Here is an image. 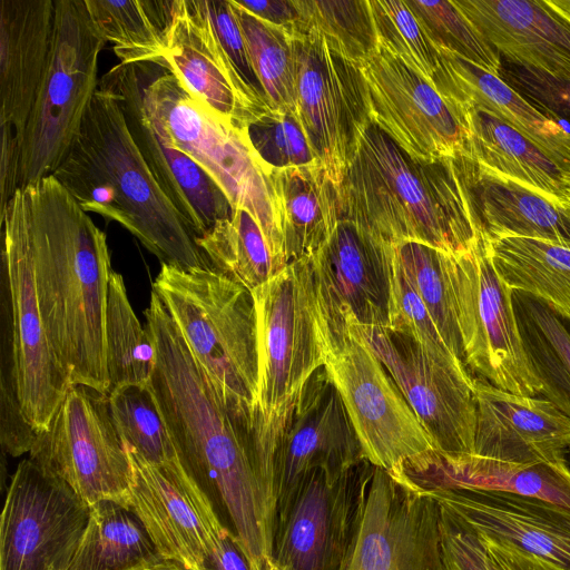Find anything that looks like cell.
<instances>
[{"mask_svg":"<svg viewBox=\"0 0 570 570\" xmlns=\"http://www.w3.org/2000/svg\"><path fill=\"white\" fill-rule=\"evenodd\" d=\"M498 76L544 117L570 125V80L502 58Z\"/></svg>","mask_w":570,"mask_h":570,"instance_id":"48","label":"cell"},{"mask_svg":"<svg viewBox=\"0 0 570 570\" xmlns=\"http://www.w3.org/2000/svg\"><path fill=\"white\" fill-rule=\"evenodd\" d=\"M254 71L272 109L295 111L292 37L230 0Z\"/></svg>","mask_w":570,"mask_h":570,"instance_id":"39","label":"cell"},{"mask_svg":"<svg viewBox=\"0 0 570 570\" xmlns=\"http://www.w3.org/2000/svg\"><path fill=\"white\" fill-rule=\"evenodd\" d=\"M352 323L395 381L440 458L472 455L476 402L466 366L433 357L401 332Z\"/></svg>","mask_w":570,"mask_h":570,"instance_id":"14","label":"cell"},{"mask_svg":"<svg viewBox=\"0 0 570 570\" xmlns=\"http://www.w3.org/2000/svg\"><path fill=\"white\" fill-rule=\"evenodd\" d=\"M307 29H314L344 57L364 63L380 49L368 0H297Z\"/></svg>","mask_w":570,"mask_h":570,"instance_id":"42","label":"cell"},{"mask_svg":"<svg viewBox=\"0 0 570 570\" xmlns=\"http://www.w3.org/2000/svg\"><path fill=\"white\" fill-rule=\"evenodd\" d=\"M389 328L414 338L430 355L465 365L446 347L428 309L401 264L393 244ZM466 366V365H465Z\"/></svg>","mask_w":570,"mask_h":570,"instance_id":"47","label":"cell"},{"mask_svg":"<svg viewBox=\"0 0 570 570\" xmlns=\"http://www.w3.org/2000/svg\"><path fill=\"white\" fill-rule=\"evenodd\" d=\"M55 0L0 2V209L18 189L26 128L47 68Z\"/></svg>","mask_w":570,"mask_h":570,"instance_id":"20","label":"cell"},{"mask_svg":"<svg viewBox=\"0 0 570 570\" xmlns=\"http://www.w3.org/2000/svg\"><path fill=\"white\" fill-rule=\"evenodd\" d=\"M163 59L195 100L236 127L246 128L272 109L224 49L206 0H174Z\"/></svg>","mask_w":570,"mask_h":570,"instance_id":"21","label":"cell"},{"mask_svg":"<svg viewBox=\"0 0 570 570\" xmlns=\"http://www.w3.org/2000/svg\"><path fill=\"white\" fill-rule=\"evenodd\" d=\"M206 4L224 49L239 69L245 80L255 90L266 97L252 66L245 38L230 0H206Z\"/></svg>","mask_w":570,"mask_h":570,"instance_id":"50","label":"cell"},{"mask_svg":"<svg viewBox=\"0 0 570 570\" xmlns=\"http://www.w3.org/2000/svg\"><path fill=\"white\" fill-rule=\"evenodd\" d=\"M476 230L570 246V204L504 177L466 155L450 157Z\"/></svg>","mask_w":570,"mask_h":570,"instance_id":"27","label":"cell"},{"mask_svg":"<svg viewBox=\"0 0 570 570\" xmlns=\"http://www.w3.org/2000/svg\"><path fill=\"white\" fill-rule=\"evenodd\" d=\"M1 274L9 288L18 396L26 420L45 432L72 385L56 356L40 314L29 238L16 206L0 209Z\"/></svg>","mask_w":570,"mask_h":570,"instance_id":"17","label":"cell"},{"mask_svg":"<svg viewBox=\"0 0 570 570\" xmlns=\"http://www.w3.org/2000/svg\"><path fill=\"white\" fill-rule=\"evenodd\" d=\"M130 510L141 521L161 560L185 570H207V561L230 531L208 493L178 454L156 463L128 448Z\"/></svg>","mask_w":570,"mask_h":570,"instance_id":"16","label":"cell"},{"mask_svg":"<svg viewBox=\"0 0 570 570\" xmlns=\"http://www.w3.org/2000/svg\"><path fill=\"white\" fill-rule=\"evenodd\" d=\"M340 570H445L438 502L407 474L364 460Z\"/></svg>","mask_w":570,"mask_h":570,"instance_id":"11","label":"cell"},{"mask_svg":"<svg viewBox=\"0 0 570 570\" xmlns=\"http://www.w3.org/2000/svg\"><path fill=\"white\" fill-rule=\"evenodd\" d=\"M439 50L453 53L498 75L501 57L476 31L453 1L405 0Z\"/></svg>","mask_w":570,"mask_h":570,"instance_id":"44","label":"cell"},{"mask_svg":"<svg viewBox=\"0 0 570 570\" xmlns=\"http://www.w3.org/2000/svg\"><path fill=\"white\" fill-rule=\"evenodd\" d=\"M105 340L109 392L151 381L157 364L155 338L147 325L142 327L138 321L124 278L116 272L111 273L108 286Z\"/></svg>","mask_w":570,"mask_h":570,"instance_id":"38","label":"cell"},{"mask_svg":"<svg viewBox=\"0 0 570 570\" xmlns=\"http://www.w3.org/2000/svg\"><path fill=\"white\" fill-rule=\"evenodd\" d=\"M426 491L476 532L570 570V510L495 490L456 487Z\"/></svg>","mask_w":570,"mask_h":570,"instance_id":"26","label":"cell"},{"mask_svg":"<svg viewBox=\"0 0 570 570\" xmlns=\"http://www.w3.org/2000/svg\"><path fill=\"white\" fill-rule=\"evenodd\" d=\"M473 455L513 463H562L570 450V419L546 397L523 396L474 379Z\"/></svg>","mask_w":570,"mask_h":570,"instance_id":"25","label":"cell"},{"mask_svg":"<svg viewBox=\"0 0 570 570\" xmlns=\"http://www.w3.org/2000/svg\"><path fill=\"white\" fill-rule=\"evenodd\" d=\"M425 490L476 488L537 498L570 510V466L562 463H513L466 455L439 461L412 479Z\"/></svg>","mask_w":570,"mask_h":570,"instance_id":"32","label":"cell"},{"mask_svg":"<svg viewBox=\"0 0 570 570\" xmlns=\"http://www.w3.org/2000/svg\"><path fill=\"white\" fill-rule=\"evenodd\" d=\"M158 558L138 517L116 502L102 501L90 507L68 570H126Z\"/></svg>","mask_w":570,"mask_h":570,"instance_id":"36","label":"cell"},{"mask_svg":"<svg viewBox=\"0 0 570 570\" xmlns=\"http://www.w3.org/2000/svg\"><path fill=\"white\" fill-rule=\"evenodd\" d=\"M271 183L288 264L313 257L340 220L336 187L322 165L275 170Z\"/></svg>","mask_w":570,"mask_h":570,"instance_id":"30","label":"cell"},{"mask_svg":"<svg viewBox=\"0 0 570 570\" xmlns=\"http://www.w3.org/2000/svg\"><path fill=\"white\" fill-rule=\"evenodd\" d=\"M393 244L350 219L340 218L325 246L311 257L322 336L347 328L390 324Z\"/></svg>","mask_w":570,"mask_h":570,"instance_id":"18","label":"cell"},{"mask_svg":"<svg viewBox=\"0 0 570 570\" xmlns=\"http://www.w3.org/2000/svg\"><path fill=\"white\" fill-rule=\"evenodd\" d=\"M322 336L325 363L371 464L419 476L439 452L385 366L352 322Z\"/></svg>","mask_w":570,"mask_h":570,"instance_id":"8","label":"cell"},{"mask_svg":"<svg viewBox=\"0 0 570 570\" xmlns=\"http://www.w3.org/2000/svg\"><path fill=\"white\" fill-rule=\"evenodd\" d=\"M464 363L493 386L523 396L542 383L524 348L513 292L498 275L487 236L478 230L465 250L446 255Z\"/></svg>","mask_w":570,"mask_h":570,"instance_id":"10","label":"cell"},{"mask_svg":"<svg viewBox=\"0 0 570 570\" xmlns=\"http://www.w3.org/2000/svg\"><path fill=\"white\" fill-rule=\"evenodd\" d=\"M364 460L343 399L322 366L303 390L276 452V520L309 473L345 472Z\"/></svg>","mask_w":570,"mask_h":570,"instance_id":"23","label":"cell"},{"mask_svg":"<svg viewBox=\"0 0 570 570\" xmlns=\"http://www.w3.org/2000/svg\"><path fill=\"white\" fill-rule=\"evenodd\" d=\"M493 266L512 291L570 321V246L528 237L489 239Z\"/></svg>","mask_w":570,"mask_h":570,"instance_id":"33","label":"cell"},{"mask_svg":"<svg viewBox=\"0 0 570 570\" xmlns=\"http://www.w3.org/2000/svg\"><path fill=\"white\" fill-rule=\"evenodd\" d=\"M108 396L115 425L126 446L156 463L177 456L151 381L119 386Z\"/></svg>","mask_w":570,"mask_h":570,"instance_id":"41","label":"cell"},{"mask_svg":"<svg viewBox=\"0 0 570 570\" xmlns=\"http://www.w3.org/2000/svg\"><path fill=\"white\" fill-rule=\"evenodd\" d=\"M513 303L525 352L542 383L541 394L570 419V332L541 301L519 293Z\"/></svg>","mask_w":570,"mask_h":570,"instance_id":"37","label":"cell"},{"mask_svg":"<svg viewBox=\"0 0 570 570\" xmlns=\"http://www.w3.org/2000/svg\"><path fill=\"white\" fill-rule=\"evenodd\" d=\"M207 570H250L236 535L230 532L207 561Z\"/></svg>","mask_w":570,"mask_h":570,"instance_id":"53","label":"cell"},{"mask_svg":"<svg viewBox=\"0 0 570 570\" xmlns=\"http://www.w3.org/2000/svg\"><path fill=\"white\" fill-rule=\"evenodd\" d=\"M478 534L483 542L492 570H566L510 542L479 532Z\"/></svg>","mask_w":570,"mask_h":570,"instance_id":"51","label":"cell"},{"mask_svg":"<svg viewBox=\"0 0 570 570\" xmlns=\"http://www.w3.org/2000/svg\"><path fill=\"white\" fill-rule=\"evenodd\" d=\"M377 125L411 156L426 161L466 154L461 108L384 49L361 65Z\"/></svg>","mask_w":570,"mask_h":570,"instance_id":"19","label":"cell"},{"mask_svg":"<svg viewBox=\"0 0 570 570\" xmlns=\"http://www.w3.org/2000/svg\"><path fill=\"white\" fill-rule=\"evenodd\" d=\"M196 244L213 269L250 292L288 265L273 250L255 217L243 208L216 222L196 237Z\"/></svg>","mask_w":570,"mask_h":570,"instance_id":"35","label":"cell"},{"mask_svg":"<svg viewBox=\"0 0 570 570\" xmlns=\"http://www.w3.org/2000/svg\"><path fill=\"white\" fill-rule=\"evenodd\" d=\"M245 129L271 175L285 168L321 165L293 110L269 109Z\"/></svg>","mask_w":570,"mask_h":570,"instance_id":"46","label":"cell"},{"mask_svg":"<svg viewBox=\"0 0 570 570\" xmlns=\"http://www.w3.org/2000/svg\"><path fill=\"white\" fill-rule=\"evenodd\" d=\"M337 198L340 218L391 244L416 242L455 254L478 234L451 159H417L374 122L360 138Z\"/></svg>","mask_w":570,"mask_h":570,"instance_id":"4","label":"cell"},{"mask_svg":"<svg viewBox=\"0 0 570 570\" xmlns=\"http://www.w3.org/2000/svg\"><path fill=\"white\" fill-rule=\"evenodd\" d=\"M99 86L120 101L131 135L159 186L196 237L234 207L212 177L188 155L171 146L144 108L126 65L107 72Z\"/></svg>","mask_w":570,"mask_h":570,"instance_id":"24","label":"cell"},{"mask_svg":"<svg viewBox=\"0 0 570 570\" xmlns=\"http://www.w3.org/2000/svg\"><path fill=\"white\" fill-rule=\"evenodd\" d=\"M394 249L446 347L464 363L455 306L446 273L448 253L416 242L394 244Z\"/></svg>","mask_w":570,"mask_h":570,"instance_id":"40","label":"cell"},{"mask_svg":"<svg viewBox=\"0 0 570 570\" xmlns=\"http://www.w3.org/2000/svg\"><path fill=\"white\" fill-rule=\"evenodd\" d=\"M126 66L144 108L166 140L193 158L235 209H246L255 217L273 250L288 264L271 173L253 148L246 129L202 106L164 62Z\"/></svg>","mask_w":570,"mask_h":570,"instance_id":"6","label":"cell"},{"mask_svg":"<svg viewBox=\"0 0 570 570\" xmlns=\"http://www.w3.org/2000/svg\"><path fill=\"white\" fill-rule=\"evenodd\" d=\"M252 294L257 324L258 436L265 456L275 461L303 390L325 363L311 258L289 263Z\"/></svg>","mask_w":570,"mask_h":570,"instance_id":"7","label":"cell"},{"mask_svg":"<svg viewBox=\"0 0 570 570\" xmlns=\"http://www.w3.org/2000/svg\"><path fill=\"white\" fill-rule=\"evenodd\" d=\"M161 559H155L147 562L139 563L126 570H160Z\"/></svg>","mask_w":570,"mask_h":570,"instance_id":"55","label":"cell"},{"mask_svg":"<svg viewBox=\"0 0 570 570\" xmlns=\"http://www.w3.org/2000/svg\"><path fill=\"white\" fill-rule=\"evenodd\" d=\"M439 507L445 570H492L478 532L443 507Z\"/></svg>","mask_w":570,"mask_h":570,"instance_id":"49","label":"cell"},{"mask_svg":"<svg viewBox=\"0 0 570 570\" xmlns=\"http://www.w3.org/2000/svg\"><path fill=\"white\" fill-rule=\"evenodd\" d=\"M85 212L114 220L161 264L212 268L134 139L119 99L99 86L51 174Z\"/></svg>","mask_w":570,"mask_h":570,"instance_id":"3","label":"cell"},{"mask_svg":"<svg viewBox=\"0 0 570 570\" xmlns=\"http://www.w3.org/2000/svg\"><path fill=\"white\" fill-rule=\"evenodd\" d=\"M29 458L65 481L89 508L111 501L130 509L131 464L107 393L72 384Z\"/></svg>","mask_w":570,"mask_h":570,"instance_id":"13","label":"cell"},{"mask_svg":"<svg viewBox=\"0 0 570 570\" xmlns=\"http://www.w3.org/2000/svg\"><path fill=\"white\" fill-rule=\"evenodd\" d=\"M255 17L276 26L291 37L307 31V26L297 0L236 1Z\"/></svg>","mask_w":570,"mask_h":570,"instance_id":"52","label":"cell"},{"mask_svg":"<svg viewBox=\"0 0 570 570\" xmlns=\"http://www.w3.org/2000/svg\"><path fill=\"white\" fill-rule=\"evenodd\" d=\"M153 291L220 400L254 416L258 357L252 292L213 268L167 264H161Z\"/></svg>","mask_w":570,"mask_h":570,"instance_id":"5","label":"cell"},{"mask_svg":"<svg viewBox=\"0 0 570 570\" xmlns=\"http://www.w3.org/2000/svg\"><path fill=\"white\" fill-rule=\"evenodd\" d=\"M90 508L61 479L22 460L0 519V570H68Z\"/></svg>","mask_w":570,"mask_h":570,"instance_id":"15","label":"cell"},{"mask_svg":"<svg viewBox=\"0 0 570 570\" xmlns=\"http://www.w3.org/2000/svg\"><path fill=\"white\" fill-rule=\"evenodd\" d=\"M295 114L317 160L338 189L372 122L361 66L314 29L292 37Z\"/></svg>","mask_w":570,"mask_h":570,"instance_id":"12","label":"cell"},{"mask_svg":"<svg viewBox=\"0 0 570 570\" xmlns=\"http://www.w3.org/2000/svg\"><path fill=\"white\" fill-rule=\"evenodd\" d=\"M362 462L345 472L317 469L308 474L277 515L276 570H340L352 535Z\"/></svg>","mask_w":570,"mask_h":570,"instance_id":"22","label":"cell"},{"mask_svg":"<svg viewBox=\"0 0 570 570\" xmlns=\"http://www.w3.org/2000/svg\"><path fill=\"white\" fill-rule=\"evenodd\" d=\"M0 281V443L2 453L17 458L30 453L39 434L26 420L19 401L9 288L3 275Z\"/></svg>","mask_w":570,"mask_h":570,"instance_id":"45","label":"cell"},{"mask_svg":"<svg viewBox=\"0 0 570 570\" xmlns=\"http://www.w3.org/2000/svg\"><path fill=\"white\" fill-rule=\"evenodd\" d=\"M105 43L85 0H55L51 49L24 132L18 188L51 175L66 156L98 88Z\"/></svg>","mask_w":570,"mask_h":570,"instance_id":"9","label":"cell"},{"mask_svg":"<svg viewBox=\"0 0 570 570\" xmlns=\"http://www.w3.org/2000/svg\"><path fill=\"white\" fill-rule=\"evenodd\" d=\"M85 6L120 63L164 62L174 0H85Z\"/></svg>","mask_w":570,"mask_h":570,"instance_id":"34","label":"cell"},{"mask_svg":"<svg viewBox=\"0 0 570 570\" xmlns=\"http://www.w3.org/2000/svg\"><path fill=\"white\" fill-rule=\"evenodd\" d=\"M368 1L380 48L435 86L441 71V53L405 1Z\"/></svg>","mask_w":570,"mask_h":570,"instance_id":"43","label":"cell"},{"mask_svg":"<svg viewBox=\"0 0 570 570\" xmlns=\"http://www.w3.org/2000/svg\"><path fill=\"white\" fill-rule=\"evenodd\" d=\"M548 3L570 22V0H547Z\"/></svg>","mask_w":570,"mask_h":570,"instance_id":"54","label":"cell"},{"mask_svg":"<svg viewBox=\"0 0 570 570\" xmlns=\"http://www.w3.org/2000/svg\"><path fill=\"white\" fill-rule=\"evenodd\" d=\"M145 316L157 347L151 387L176 452L222 501L250 570H264L276 519L263 483L256 414H240L220 400L154 291Z\"/></svg>","mask_w":570,"mask_h":570,"instance_id":"1","label":"cell"},{"mask_svg":"<svg viewBox=\"0 0 570 570\" xmlns=\"http://www.w3.org/2000/svg\"><path fill=\"white\" fill-rule=\"evenodd\" d=\"M24 223L43 325L72 384L109 392L105 321L110 275L106 234L49 175L8 200Z\"/></svg>","mask_w":570,"mask_h":570,"instance_id":"2","label":"cell"},{"mask_svg":"<svg viewBox=\"0 0 570 570\" xmlns=\"http://www.w3.org/2000/svg\"><path fill=\"white\" fill-rule=\"evenodd\" d=\"M435 87L456 105L479 107L523 135L570 175V131L544 117L498 75L439 50Z\"/></svg>","mask_w":570,"mask_h":570,"instance_id":"29","label":"cell"},{"mask_svg":"<svg viewBox=\"0 0 570 570\" xmlns=\"http://www.w3.org/2000/svg\"><path fill=\"white\" fill-rule=\"evenodd\" d=\"M468 125L466 155L482 166L570 204V175L537 145L492 114L458 105Z\"/></svg>","mask_w":570,"mask_h":570,"instance_id":"31","label":"cell"},{"mask_svg":"<svg viewBox=\"0 0 570 570\" xmlns=\"http://www.w3.org/2000/svg\"><path fill=\"white\" fill-rule=\"evenodd\" d=\"M504 60L570 80V22L547 0H454Z\"/></svg>","mask_w":570,"mask_h":570,"instance_id":"28","label":"cell"},{"mask_svg":"<svg viewBox=\"0 0 570 570\" xmlns=\"http://www.w3.org/2000/svg\"><path fill=\"white\" fill-rule=\"evenodd\" d=\"M567 463H568V465L570 466V450H569V451H568V453H567Z\"/></svg>","mask_w":570,"mask_h":570,"instance_id":"56","label":"cell"}]
</instances>
